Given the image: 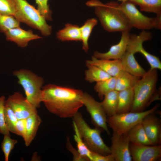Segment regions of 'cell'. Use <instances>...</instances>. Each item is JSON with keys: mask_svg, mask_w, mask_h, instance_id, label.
<instances>
[{"mask_svg": "<svg viewBox=\"0 0 161 161\" xmlns=\"http://www.w3.org/2000/svg\"><path fill=\"white\" fill-rule=\"evenodd\" d=\"M115 90L120 91L134 87L140 78L122 71L116 77Z\"/></svg>", "mask_w": 161, "mask_h": 161, "instance_id": "obj_22", "label": "cell"}, {"mask_svg": "<svg viewBox=\"0 0 161 161\" xmlns=\"http://www.w3.org/2000/svg\"><path fill=\"white\" fill-rule=\"evenodd\" d=\"M69 138L67 139L66 147L67 149L72 153L73 156V160L75 161H86V159L82 157L77 150H76L71 145L69 141Z\"/></svg>", "mask_w": 161, "mask_h": 161, "instance_id": "obj_36", "label": "cell"}, {"mask_svg": "<svg viewBox=\"0 0 161 161\" xmlns=\"http://www.w3.org/2000/svg\"><path fill=\"white\" fill-rule=\"evenodd\" d=\"M86 4L95 8V14L106 31L129 32L132 28L125 14L119 8L118 2L112 1L104 4L98 0H91Z\"/></svg>", "mask_w": 161, "mask_h": 161, "instance_id": "obj_2", "label": "cell"}, {"mask_svg": "<svg viewBox=\"0 0 161 161\" xmlns=\"http://www.w3.org/2000/svg\"><path fill=\"white\" fill-rule=\"evenodd\" d=\"M73 129L75 132L74 138L77 145V150L80 154L87 161L91 160V151L90 150L84 143L80 136L77 126L73 121Z\"/></svg>", "mask_w": 161, "mask_h": 161, "instance_id": "obj_29", "label": "cell"}, {"mask_svg": "<svg viewBox=\"0 0 161 161\" xmlns=\"http://www.w3.org/2000/svg\"><path fill=\"white\" fill-rule=\"evenodd\" d=\"M129 150L134 161H160L161 145H148L130 142Z\"/></svg>", "mask_w": 161, "mask_h": 161, "instance_id": "obj_11", "label": "cell"}, {"mask_svg": "<svg viewBox=\"0 0 161 161\" xmlns=\"http://www.w3.org/2000/svg\"><path fill=\"white\" fill-rule=\"evenodd\" d=\"M133 52L126 50L120 59L122 69L131 75L141 78L145 74L146 71L138 63Z\"/></svg>", "mask_w": 161, "mask_h": 161, "instance_id": "obj_17", "label": "cell"}, {"mask_svg": "<svg viewBox=\"0 0 161 161\" xmlns=\"http://www.w3.org/2000/svg\"><path fill=\"white\" fill-rule=\"evenodd\" d=\"M119 8L128 18L132 27L145 30L161 29V16L149 17L143 15L134 3L129 0L119 4Z\"/></svg>", "mask_w": 161, "mask_h": 161, "instance_id": "obj_8", "label": "cell"}, {"mask_svg": "<svg viewBox=\"0 0 161 161\" xmlns=\"http://www.w3.org/2000/svg\"><path fill=\"white\" fill-rule=\"evenodd\" d=\"M91 157V161H114L113 156L111 154L103 155L92 151Z\"/></svg>", "mask_w": 161, "mask_h": 161, "instance_id": "obj_37", "label": "cell"}, {"mask_svg": "<svg viewBox=\"0 0 161 161\" xmlns=\"http://www.w3.org/2000/svg\"><path fill=\"white\" fill-rule=\"evenodd\" d=\"M41 122V119L38 113L33 114L26 119V133L23 139L26 146H28L35 138Z\"/></svg>", "mask_w": 161, "mask_h": 161, "instance_id": "obj_18", "label": "cell"}, {"mask_svg": "<svg viewBox=\"0 0 161 161\" xmlns=\"http://www.w3.org/2000/svg\"><path fill=\"white\" fill-rule=\"evenodd\" d=\"M118 91L115 90L106 94L100 102L107 117L116 113L118 104Z\"/></svg>", "mask_w": 161, "mask_h": 161, "instance_id": "obj_20", "label": "cell"}, {"mask_svg": "<svg viewBox=\"0 0 161 161\" xmlns=\"http://www.w3.org/2000/svg\"><path fill=\"white\" fill-rule=\"evenodd\" d=\"M82 101L89 113L95 128L101 131H105L108 134L110 135L107 126V117L100 102L96 100L86 93H83Z\"/></svg>", "mask_w": 161, "mask_h": 161, "instance_id": "obj_9", "label": "cell"}, {"mask_svg": "<svg viewBox=\"0 0 161 161\" xmlns=\"http://www.w3.org/2000/svg\"><path fill=\"white\" fill-rule=\"evenodd\" d=\"M138 5L140 10L153 13L161 16V0H129Z\"/></svg>", "mask_w": 161, "mask_h": 161, "instance_id": "obj_25", "label": "cell"}, {"mask_svg": "<svg viewBox=\"0 0 161 161\" xmlns=\"http://www.w3.org/2000/svg\"><path fill=\"white\" fill-rule=\"evenodd\" d=\"M26 119L18 120L16 124V128L17 135L24 139L26 133Z\"/></svg>", "mask_w": 161, "mask_h": 161, "instance_id": "obj_38", "label": "cell"}, {"mask_svg": "<svg viewBox=\"0 0 161 161\" xmlns=\"http://www.w3.org/2000/svg\"><path fill=\"white\" fill-rule=\"evenodd\" d=\"M13 73L23 88L27 100L37 108H39L42 102L43 78L27 69L16 70Z\"/></svg>", "mask_w": 161, "mask_h": 161, "instance_id": "obj_5", "label": "cell"}, {"mask_svg": "<svg viewBox=\"0 0 161 161\" xmlns=\"http://www.w3.org/2000/svg\"><path fill=\"white\" fill-rule=\"evenodd\" d=\"M160 106L157 104L150 109L141 112L116 114L107 118V123L113 131L120 134H127L135 125L141 122L148 114L155 112Z\"/></svg>", "mask_w": 161, "mask_h": 161, "instance_id": "obj_7", "label": "cell"}, {"mask_svg": "<svg viewBox=\"0 0 161 161\" xmlns=\"http://www.w3.org/2000/svg\"><path fill=\"white\" fill-rule=\"evenodd\" d=\"M130 141L127 134H120L113 131L110 148V154L114 161H131L129 150Z\"/></svg>", "mask_w": 161, "mask_h": 161, "instance_id": "obj_12", "label": "cell"}, {"mask_svg": "<svg viewBox=\"0 0 161 161\" xmlns=\"http://www.w3.org/2000/svg\"><path fill=\"white\" fill-rule=\"evenodd\" d=\"M127 134L130 142L153 145L148 139L141 122L134 126Z\"/></svg>", "mask_w": 161, "mask_h": 161, "instance_id": "obj_23", "label": "cell"}, {"mask_svg": "<svg viewBox=\"0 0 161 161\" xmlns=\"http://www.w3.org/2000/svg\"><path fill=\"white\" fill-rule=\"evenodd\" d=\"M158 78L157 69H150L137 81L133 87L134 98L130 112L143 111L153 102L161 99V90L156 89Z\"/></svg>", "mask_w": 161, "mask_h": 161, "instance_id": "obj_3", "label": "cell"}, {"mask_svg": "<svg viewBox=\"0 0 161 161\" xmlns=\"http://www.w3.org/2000/svg\"><path fill=\"white\" fill-rule=\"evenodd\" d=\"M118 0L120 1H121V2H124V1H125L128 0Z\"/></svg>", "mask_w": 161, "mask_h": 161, "instance_id": "obj_39", "label": "cell"}, {"mask_svg": "<svg viewBox=\"0 0 161 161\" xmlns=\"http://www.w3.org/2000/svg\"><path fill=\"white\" fill-rule=\"evenodd\" d=\"M121 32V39L118 44L112 46L109 50L106 52L101 53L97 51H95L93 56L98 59H120L126 50L130 35L129 32Z\"/></svg>", "mask_w": 161, "mask_h": 161, "instance_id": "obj_14", "label": "cell"}, {"mask_svg": "<svg viewBox=\"0 0 161 161\" xmlns=\"http://www.w3.org/2000/svg\"><path fill=\"white\" fill-rule=\"evenodd\" d=\"M115 77H112L107 79L97 82L94 88L97 93L99 98L103 99L104 95L108 92L115 90Z\"/></svg>", "mask_w": 161, "mask_h": 161, "instance_id": "obj_28", "label": "cell"}, {"mask_svg": "<svg viewBox=\"0 0 161 161\" xmlns=\"http://www.w3.org/2000/svg\"><path fill=\"white\" fill-rule=\"evenodd\" d=\"M5 103L11 109L18 120L26 119L30 115L38 113L37 108L19 92L10 95Z\"/></svg>", "mask_w": 161, "mask_h": 161, "instance_id": "obj_10", "label": "cell"}, {"mask_svg": "<svg viewBox=\"0 0 161 161\" xmlns=\"http://www.w3.org/2000/svg\"><path fill=\"white\" fill-rule=\"evenodd\" d=\"M17 142V140L11 138L10 136L4 135L1 147L4 155L5 161H9L10 154Z\"/></svg>", "mask_w": 161, "mask_h": 161, "instance_id": "obj_32", "label": "cell"}, {"mask_svg": "<svg viewBox=\"0 0 161 161\" xmlns=\"http://www.w3.org/2000/svg\"><path fill=\"white\" fill-rule=\"evenodd\" d=\"M5 97L4 96L0 97V133L4 135L10 136L5 122L4 110Z\"/></svg>", "mask_w": 161, "mask_h": 161, "instance_id": "obj_35", "label": "cell"}, {"mask_svg": "<svg viewBox=\"0 0 161 161\" xmlns=\"http://www.w3.org/2000/svg\"><path fill=\"white\" fill-rule=\"evenodd\" d=\"M86 64L88 69L85 71V78L89 82L97 83L112 77L99 67L93 65Z\"/></svg>", "mask_w": 161, "mask_h": 161, "instance_id": "obj_24", "label": "cell"}, {"mask_svg": "<svg viewBox=\"0 0 161 161\" xmlns=\"http://www.w3.org/2000/svg\"><path fill=\"white\" fill-rule=\"evenodd\" d=\"M72 118L73 121L75 124L80 136L90 150L103 155L110 154V148L101 137V131L100 129L91 128L79 112Z\"/></svg>", "mask_w": 161, "mask_h": 161, "instance_id": "obj_6", "label": "cell"}, {"mask_svg": "<svg viewBox=\"0 0 161 161\" xmlns=\"http://www.w3.org/2000/svg\"><path fill=\"white\" fill-rule=\"evenodd\" d=\"M20 22L13 16L0 14V32L5 33L8 30L20 27Z\"/></svg>", "mask_w": 161, "mask_h": 161, "instance_id": "obj_30", "label": "cell"}, {"mask_svg": "<svg viewBox=\"0 0 161 161\" xmlns=\"http://www.w3.org/2000/svg\"><path fill=\"white\" fill-rule=\"evenodd\" d=\"M57 38L62 41H81L80 27L68 23L65 27L57 33Z\"/></svg>", "mask_w": 161, "mask_h": 161, "instance_id": "obj_21", "label": "cell"}, {"mask_svg": "<svg viewBox=\"0 0 161 161\" xmlns=\"http://www.w3.org/2000/svg\"><path fill=\"white\" fill-rule=\"evenodd\" d=\"M4 114L5 123L9 131L17 135L16 126L18 119L11 109L5 103Z\"/></svg>", "mask_w": 161, "mask_h": 161, "instance_id": "obj_31", "label": "cell"}, {"mask_svg": "<svg viewBox=\"0 0 161 161\" xmlns=\"http://www.w3.org/2000/svg\"><path fill=\"white\" fill-rule=\"evenodd\" d=\"M143 43L136 44L133 48V51L135 53L140 52L146 59L151 69H161V62L159 58L147 51L143 47Z\"/></svg>", "mask_w": 161, "mask_h": 161, "instance_id": "obj_27", "label": "cell"}, {"mask_svg": "<svg viewBox=\"0 0 161 161\" xmlns=\"http://www.w3.org/2000/svg\"><path fill=\"white\" fill-rule=\"evenodd\" d=\"M38 6L37 10L46 20H52L51 10L48 4V0H35Z\"/></svg>", "mask_w": 161, "mask_h": 161, "instance_id": "obj_34", "label": "cell"}, {"mask_svg": "<svg viewBox=\"0 0 161 161\" xmlns=\"http://www.w3.org/2000/svg\"><path fill=\"white\" fill-rule=\"evenodd\" d=\"M16 10L15 0H0V14L14 16Z\"/></svg>", "mask_w": 161, "mask_h": 161, "instance_id": "obj_33", "label": "cell"}, {"mask_svg": "<svg viewBox=\"0 0 161 161\" xmlns=\"http://www.w3.org/2000/svg\"><path fill=\"white\" fill-rule=\"evenodd\" d=\"M43 102L50 113L62 118L73 117L83 106L80 90L49 84L42 88Z\"/></svg>", "mask_w": 161, "mask_h": 161, "instance_id": "obj_1", "label": "cell"}, {"mask_svg": "<svg viewBox=\"0 0 161 161\" xmlns=\"http://www.w3.org/2000/svg\"><path fill=\"white\" fill-rule=\"evenodd\" d=\"M15 1L16 10L14 16L18 20L38 30L43 35L51 34L52 27L47 24L46 20L38 10L26 0Z\"/></svg>", "mask_w": 161, "mask_h": 161, "instance_id": "obj_4", "label": "cell"}, {"mask_svg": "<svg viewBox=\"0 0 161 161\" xmlns=\"http://www.w3.org/2000/svg\"><path fill=\"white\" fill-rule=\"evenodd\" d=\"M4 34L7 40L14 42L21 47L27 46L30 41L41 38L38 35L34 34L31 30H25L20 27L10 29Z\"/></svg>", "mask_w": 161, "mask_h": 161, "instance_id": "obj_15", "label": "cell"}, {"mask_svg": "<svg viewBox=\"0 0 161 161\" xmlns=\"http://www.w3.org/2000/svg\"><path fill=\"white\" fill-rule=\"evenodd\" d=\"M155 112L147 115L141 122L153 145H160L161 143V121Z\"/></svg>", "mask_w": 161, "mask_h": 161, "instance_id": "obj_13", "label": "cell"}, {"mask_svg": "<svg viewBox=\"0 0 161 161\" xmlns=\"http://www.w3.org/2000/svg\"><path fill=\"white\" fill-rule=\"evenodd\" d=\"M134 98L133 88L118 92V104L116 114L130 112Z\"/></svg>", "mask_w": 161, "mask_h": 161, "instance_id": "obj_19", "label": "cell"}, {"mask_svg": "<svg viewBox=\"0 0 161 161\" xmlns=\"http://www.w3.org/2000/svg\"><path fill=\"white\" fill-rule=\"evenodd\" d=\"M97 23V20L95 18L88 19L80 27L81 41L82 42V48L86 52L89 49L88 40L94 27Z\"/></svg>", "mask_w": 161, "mask_h": 161, "instance_id": "obj_26", "label": "cell"}, {"mask_svg": "<svg viewBox=\"0 0 161 161\" xmlns=\"http://www.w3.org/2000/svg\"><path fill=\"white\" fill-rule=\"evenodd\" d=\"M86 64L95 65L113 77H116L123 70L120 59H98L93 56L91 60L86 61Z\"/></svg>", "mask_w": 161, "mask_h": 161, "instance_id": "obj_16", "label": "cell"}]
</instances>
